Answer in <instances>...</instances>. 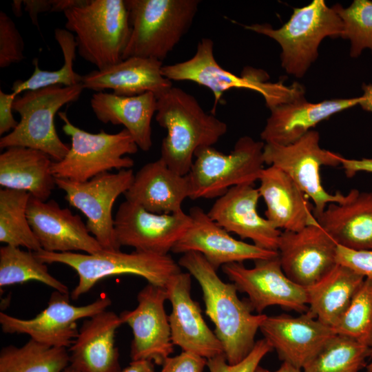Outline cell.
Segmentation results:
<instances>
[{
  "mask_svg": "<svg viewBox=\"0 0 372 372\" xmlns=\"http://www.w3.org/2000/svg\"><path fill=\"white\" fill-rule=\"evenodd\" d=\"M178 263L199 283L205 313L215 325L227 362H240L253 349L256 333L267 316L253 314L248 299H239L235 285L223 282L201 254L185 253Z\"/></svg>",
  "mask_w": 372,
  "mask_h": 372,
  "instance_id": "1",
  "label": "cell"
},
{
  "mask_svg": "<svg viewBox=\"0 0 372 372\" xmlns=\"http://www.w3.org/2000/svg\"><path fill=\"white\" fill-rule=\"evenodd\" d=\"M155 119L167 130L161 158L182 176L190 171L197 149L213 146L227 131V124L206 112L193 95L173 86L157 99Z\"/></svg>",
  "mask_w": 372,
  "mask_h": 372,
  "instance_id": "2",
  "label": "cell"
},
{
  "mask_svg": "<svg viewBox=\"0 0 372 372\" xmlns=\"http://www.w3.org/2000/svg\"><path fill=\"white\" fill-rule=\"evenodd\" d=\"M163 75L170 81H189L208 88L214 94V105L220 103L223 94L231 89H247L260 94L269 109L304 96V87L298 82L290 85L283 81H269L268 74L260 69L245 68L238 76L222 68L214 53V41L203 38L190 59L163 65Z\"/></svg>",
  "mask_w": 372,
  "mask_h": 372,
  "instance_id": "3",
  "label": "cell"
},
{
  "mask_svg": "<svg viewBox=\"0 0 372 372\" xmlns=\"http://www.w3.org/2000/svg\"><path fill=\"white\" fill-rule=\"evenodd\" d=\"M63 13L84 60L99 70L123 60L131 33L125 0H84Z\"/></svg>",
  "mask_w": 372,
  "mask_h": 372,
  "instance_id": "4",
  "label": "cell"
},
{
  "mask_svg": "<svg viewBox=\"0 0 372 372\" xmlns=\"http://www.w3.org/2000/svg\"><path fill=\"white\" fill-rule=\"evenodd\" d=\"M131 26L123 59L163 61L188 32L199 0H125Z\"/></svg>",
  "mask_w": 372,
  "mask_h": 372,
  "instance_id": "5",
  "label": "cell"
},
{
  "mask_svg": "<svg viewBox=\"0 0 372 372\" xmlns=\"http://www.w3.org/2000/svg\"><path fill=\"white\" fill-rule=\"evenodd\" d=\"M248 30L275 40L281 47V66L297 78L304 76L318 56V48L326 37H341L343 23L334 8L324 0L294 8L289 19L274 29L268 23L245 25Z\"/></svg>",
  "mask_w": 372,
  "mask_h": 372,
  "instance_id": "6",
  "label": "cell"
},
{
  "mask_svg": "<svg viewBox=\"0 0 372 372\" xmlns=\"http://www.w3.org/2000/svg\"><path fill=\"white\" fill-rule=\"evenodd\" d=\"M34 254L43 263H61L76 271L79 282L71 293L73 300L88 292L106 277L135 275L144 278L148 283L165 287L173 276L181 272L180 266L169 254L158 255L136 250L132 253L102 250L88 254L48 252L42 249Z\"/></svg>",
  "mask_w": 372,
  "mask_h": 372,
  "instance_id": "7",
  "label": "cell"
},
{
  "mask_svg": "<svg viewBox=\"0 0 372 372\" xmlns=\"http://www.w3.org/2000/svg\"><path fill=\"white\" fill-rule=\"evenodd\" d=\"M83 89L82 83L70 87L53 85L18 96L13 110L20 115V121L1 138L0 147L32 148L47 154L53 161H61L70 147L59 138L54 116L63 105L76 101Z\"/></svg>",
  "mask_w": 372,
  "mask_h": 372,
  "instance_id": "8",
  "label": "cell"
},
{
  "mask_svg": "<svg viewBox=\"0 0 372 372\" xmlns=\"http://www.w3.org/2000/svg\"><path fill=\"white\" fill-rule=\"evenodd\" d=\"M64 133L71 138V146L60 161H53L51 171L56 178L85 182L105 172L132 169L134 161L126 154L137 152L138 147L130 133L123 129L116 134L101 130L90 133L75 125L65 112H59Z\"/></svg>",
  "mask_w": 372,
  "mask_h": 372,
  "instance_id": "9",
  "label": "cell"
},
{
  "mask_svg": "<svg viewBox=\"0 0 372 372\" xmlns=\"http://www.w3.org/2000/svg\"><path fill=\"white\" fill-rule=\"evenodd\" d=\"M265 143L249 136L240 137L226 154L213 146L196 150L187 174L191 199L213 198L242 184H254L264 169Z\"/></svg>",
  "mask_w": 372,
  "mask_h": 372,
  "instance_id": "10",
  "label": "cell"
},
{
  "mask_svg": "<svg viewBox=\"0 0 372 372\" xmlns=\"http://www.w3.org/2000/svg\"><path fill=\"white\" fill-rule=\"evenodd\" d=\"M339 154L323 149L320 145V134L310 130L296 142L282 145L265 143V163L286 173L313 204V214L320 215L332 203L342 201L340 192L331 194L323 187L320 169L322 166L340 165Z\"/></svg>",
  "mask_w": 372,
  "mask_h": 372,
  "instance_id": "11",
  "label": "cell"
},
{
  "mask_svg": "<svg viewBox=\"0 0 372 372\" xmlns=\"http://www.w3.org/2000/svg\"><path fill=\"white\" fill-rule=\"evenodd\" d=\"M134 176L132 169H124L116 173L101 174L85 182L55 178L56 186L65 193V200L87 218L89 231L103 250H120L112 208L116 198L128 190Z\"/></svg>",
  "mask_w": 372,
  "mask_h": 372,
  "instance_id": "12",
  "label": "cell"
},
{
  "mask_svg": "<svg viewBox=\"0 0 372 372\" xmlns=\"http://www.w3.org/2000/svg\"><path fill=\"white\" fill-rule=\"evenodd\" d=\"M108 296H101L84 306L70 302L69 293H52L48 307L31 319L17 318L0 313V324L6 333H25L41 344L53 347H70L78 336L76 322L104 311L110 306Z\"/></svg>",
  "mask_w": 372,
  "mask_h": 372,
  "instance_id": "13",
  "label": "cell"
},
{
  "mask_svg": "<svg viewBox=\"0 0 372 372\" xmlns=\"http://www.w3.org/2000/svg\"><path fill=\"white\" fill-rule=\"evenodd\" d=\"M253 268L242 262L222 267L223 272L238 291L246 293L254 311L262 313L267 307L278 305L301 313L308 311L305 287L291 280L283 271L279 257L254 260Z\"/></svg>",
  "mask_w": 372,
  "mask_h": 372,
  "instance_id": "14",
  "label": "cell"
},
{
  "mask_svg": "<svg viewBox=\"0 0 372 372\" xmlns=\"http://www.w3.org/2000/svg\"><path fill=\"white\" fill-rule=\"evenodd\" d=\"M192 225V218L183 211L155 214L126 200L115 214L114 226L118 245L136 251L167 255Z\"/></svg>",
  "mask_w": 372,
  "mask_h": 372,
  "instance_id": "15",
  "label": "cell"
},
{
  "mask_svg": "<svg viewBox=\"0 0 372 372\" xmlns=\"http://www.w3.org/2000/svg\"><path fill=\"white\" fill-rule=\"evenodd\" d=\"M167 295L165 287L148 283L137 295L138 306L120 314L132 329V361L149 360L158 365L174 351L169 317L165 309Z\"/></svg>",
  "mask_w": 372,
  "mask_h": 372,
  "instance_id": "16",
  "label": "cell"
},
{
  "mask_svg": "<svg viewBox=\"0 0 372 372\" xmlns=\"http://www.w3.org/2000/svg\"><path fill=\"white\" fill-rule=\"evenodd\" d=\"M337 247L336 242L318 223L298 231H282L278 252L285 275L307 287L338 265Z\"/></svg>",
  "mask_w": 372,
  "mask_h": 372,
  "instance_id": "17",
  "label": "cell"
},
{
  "mask_svg": "<svg viewBox=\"0 0 372 372\" xmlns=\"http://www.w3.org/2000/svg\"><path fill=\"white\" fill-rule=\"evenodd\" d=\"M189 214L192 225L172 248L174 253L198 252L216 271L227 264L278 256L276 251L235 239L200 207H192Z\"/></svg>",
  "mask_w": 372,
  "mask_h": 372,
  "instance_id": "18",
  "label": "cell"
},
{
  "mask_svg": "<svg viewBox=\"0 0 372 372\" xmlns=\"http://www.w3.org/2000/svg\"><path fill=\"white\" fill-rule=\"evenodd\" d=\"M165 288L172 307L168 317L174 345L206 359L224 354L221 342L203 319L199 304L192 298L191 274L181 271L173 276Z\"/></svg>",
  "mask_w": 372,
  "mask_h": 372,
  "instance_id": "19",
  "label": "cell"
},
{
  "mask_svg": "<svg viewBox=\"0 0 372 372\" xmlns=\"http://www.w3.org/2000/svg\"><path fill=\"white\" fill-rule=\"evenodd\" d=\"M27 216L41 249L48 252L81 251L94 254L103 249L78 214L62 208L54 200L43 201L30 196Z\"/></svg>",
  "mask_w": 372,
  "mask_h": 372,
  "instance_id": "20",
  "label": "cell"
},
{
  "mask_svg": "<svg viewBox=\"0 0 372 372\" xmlns=\"http://www.w3.org/2000/svg\"><path fill=\"white\" fill-rule=\"evenodd\" d=\"M260 330L280 360L300 369L335 335L308 311L298 317L267 316Z\"/></svg>",
  "mask_w": 372,
  "mask_h": 372,
  "instance_id": "21",
  "label": "cell"
},
{
  "mask_svg": "<svg viewBox=\"0 0 372 372\" xmlns=\"http://www.w3.org/2000/svg\"><path fill=\"white\" fill-rule=\"evenodd\" d=\"M260 197L254 184L236 185L218 198L207 214L228 232L250 239L260 248L278 251L282 231L258 214Z\"/></svg>",
  "mask_w": 372,
  "mask_h": 372,
  "instance_id": "22",
  "label": "cell"
},
{
  "mask_svg": "<svg viewBox=\"0 0 372 372\" xmlns=\"http://www.w3.org/2000/svg\"><path fill=\"white\" fill-rule=\"evenodd\" d=\"M362 99L361 96L311 103L302 96L279 105L270 109V116L260 133L262 141L282 145L293 143L321 121L359 105Z\"/></svg>",
  "mask_w": 372,
  "mask_h": 372,
  "instance_id": "23",
  "label": "cell"
},
{
  "mask_svg": "<svg viewBox=\"0 0 372 372\" xmlns=\"http://www.w3.org/2000/svg\"><path fill=\"white\" fill-rule=\"evenodd\" d=\"M163 61L130 57L103 70L82 75L84 89L96 92L112 90L119 96H136L152 92L157 99L172 87L162 74Z\"/></svg>",
  "mask_w": 372,
  "mask_h": 372,
  "instance_id": "24",
  "label": "cell"
},
{
  "mask_svg": "<svg viewBox=\"0 0 372 372\" xmlns=\"http://www.w3.org/2000/svg\"><path fill=\"white\" fill-rule=\"evenodd\" d=\"M258 188L266 204V218L277 229L298 231L316 225L313 205L283 171L269 166L261 172Z\"/></svg>",
  "mask_w": 372,
  "mask_h": 372,
  "instance_id": "25",
  "label": "cell"
},
{
  "mask_svg": "<svg viewBox=\"0 0 372 372\" xmlns=\"http://www.w3.org/2000/svg\"><path fill=\"white\" fill-rule=\"evenodd\" d=\"M122 324L119 316L106 310L87 318L69 349L70 365L80 372H121L114 338Z\"/></svg>",
  "mask_w": 372,
  "mask_h": 372,
  "instance_id": "26",
  "label": "cell"
},
{
  "mask_svg": "<svg viewBox=\"0 0 372 372\" xmlns=\"http://www.w3.org/2000/svg\"><path fill=\"white\" fill-rule=\"evenodd\" d=\"M126 200L155 214H174L182 209L183 201L190 197L187 175L170 169L160 158L144 165L134 174L132 183L124 194Z\"/></svg>",
  "mask_w": 372,
  "mask_h": 372,
  "instance_id": "27",
  "label": "cell"
},
{
  "mask_svg": "<svg viewBox=\"0 0 372 372\" xmlns=\"http://www.w3.org/2000/svg\"><path fill=\"white\" fill-rule=\"evenodd\" d=\"M316 218L338 245L372 249V192L352 189L342 201L329 204Z\"/></svg>",
  "mask_w": 372,
  "mask_h": 372,
  "instance_id": "28",
  "label": "cell"
},
{
  "mask_svg": "<svg viewBox=\"0 0 372 372\" xmlns=\"http://www.w3.org/2000/svg\"><path fill=\"white\" fill-rule=\"evenodd\" d=\"M96 118L103 123L122 125L144 152L152 146V120L156 114L157 97L152 92L136 96H119L105 92H95L90 100Z\"/></svg>",
  "mask_w": 372,
  "mask_h": 372,
  "instance_id": "29",
  "label": "cell"
},
{
  "mask_svg": "<svg viewBox=\"0 0 372 372\" xmlns=\"http://www.w3.org/2000/svg\"><path fill=\"white\" fill-rule=\"evenodd\" d=\"M53 160L32 148L11 147L0 154V185L3 189L25 191L46 201L56 185L51 171Z\"/></svg>",
  "mask_w": 372,
  "mask_h": 372,
  "instance_id": "30",
  "label": "cell"
},
{
  "mask_svg": "<svg viewBox=\"0 0 372 372\" xmlns=\"http://www.w3.org/2000/svg\"><path fill=\"white\" fill-rule=\"evenodd\" d=\"M364 278L338 264L318 281L305 287L308 311L320 322L333 328Z\"/></svg>",
  "mask_w": 372,
  "mask_h": 372,
  "instance_id": "31",
  "label": "cell"
},
{
  "mask_svg": "<svg viewBox=\"0 0 372 372\" xmlns=\"http://www.w3.org/2000/svg\"><path fill=\"white\" fill-rule=\"evenodd\" d=\"M66 348L53 347L30 339L23 346H7L0 352V372H63L68 366Z\"/></svg>",
  "mask_w": 372,
  "mask_h": 372,
  "instance_id": "32",
  "label": "cell"
},
{
  "mask_svg": "<svg viewBox=\"0 0 372 372\" xmlns=\"http://www.w3.org/2000/svg\"><path fill=\"white\" fill-rule=\"evenodd\" d=\"M30 197V194L25 191L0 190V242L36 252L41 247L27 216Z\"/></svg>",
  "mask_w": 372,
  "mask_h": 372,
  "instance_id": "33",
  "label": "cell"
},
{
  "mask_svg": "<svg viewBox=\"0 0 372 372\" xmlns=\"http://www.w3.org/2000/svg\"><path fill=\"white\" fill-rule=\"evenodd\" d=\"M54 38L63 56V64L61 68L53 71L43 70L39 67L38 59L34 58L32 61L34 67L33 73L25 81H14L12 87V92L19 96L23 92L49 86L70 87L81 83L82 75L76 73L74 70V61L77 50L74 34L66 29L56 28L54 30Z\"/></svg>",
  "mask_w": 372,
  "mask_h": 372,
  "instance_id": "34",
  "label": "cell"
},
{
  "mask_svg": "<svg viewBox=\"0 0 372 372\" xmlns=\"http://www.w3.org/2000/svg\"><path fill=\"white\" fill-rule=\"evenodd\" d=\"M31 280L42 282L61 293H69L68 287L49 273L45 263L40 261L33 251L10 245L1 247L0 287Z\"/></svg>",
  "mask_w": 372,
  "mask_h": 372,
  "instance_id": "35",
  "label": "cell"
},
{
  "mask_svg": "<svg viewBox=\"0 0 372 372\" xmlns=\"http://www.w3.org/2000/svg\"><path fill=\"white\" fill-rule=\"evenodd\" d=\"M372 348L335 334L303 368V372H359L366 367Z\"/></svg>",
  "mask_w": 372,
  "mask_h": 372,
  "instance_id": "36",
  "label": "cell"
},
{
  "mask_svg": "<svg viewBox=\"0 0 372 372\" xmlns=\"http://www.w3.org/2000/svg\"><path fill=\"white\" fill-rule=\"evenodd\" d=\"M333 329L372 348V278H364Z\"/></svg>",
  "mask_w": 372,
  "mask_h": 372,
  "instance_id": "37",
  "label": "cell"
},
{
  "mask_svg": "<svg viewBox=\"0 0 372 372\" xmlns=\"http://www.w3.org/2000/svg\"><path fill=\"white\" fill-rule=\"evenodd\" d=\"M333 7L343 23L342 38L350 41V56L358 58L366 49L372 54V1L354 0L347 8L339 3Z\"/></svg>",
  "mask_w": 372,
  "mask_h": 372,
  "instance_id": "38",
  "label": "cell"
},
{
  "mask_svg": "<svg viewBox=\"0 0 372 372\" xmlns=\"http://www.w3.org/2000/svg\"><path fill=\"white\" fill-rule=\"evenodd\" d=\"M24 41L14 22L0 12V68H5L24 58Z\"/></svg>",
  "mask_w": 372,
  "mask_h": 372,
  "instance_id": "39",
  "label": "cell"
},
{
  "mask_svg": "<svg viewBox=\"0 0 372 372\" xmlns=\"http://www.w3.org/2000/svg\"><path fill=\"white\" fill-rule=\"evenodd\" d=\"M273 347L265 339L256 342L251 351L240 362L230 364L224 354L207 359V366L210 372H255L261 360Z\"/></svg>",
  "mask_w": 372,
  "mask_h": 372,
  "instance_id": "40",
  "label": "cell"
},
{
  "mask_svg": "<svg viewBox=\"0 0 372 372\" xmlns=\"http://www.w3.org/2000/svg\"><path fill=\"white\" fill-rule=\"evenodd\" d=\"M336 262L364 278H372V249L355 250L338 245Z\"/></svg>",
  "mask_w": 372,
  "mask_h": 372,
  "instance_id": "41",
  "label": "cell"
},
{
  "mask_svg": "<svg viewBox=\"0 0 372 372\" xmlns=\"http://www.w3.org/2000/svg\"><path fill=\"white\" fill-rule=\"evenodd\" d=\"M207 359L193 353L183 351L169 357L162 365L161 372H203Z\"/></svg>",
  "mask_w": 372,
  "mask_h": 372,
  "instance_id": "42",
  "label": "cell"
},
{
  "mask_svg": "<svg viewBox=\"0 0 372 372\" xmlns=\"http://www.w3.org/2000/svg\"><path fill=\"white\" fill-rule=\"evenodd\" d=\"M13 92L5 93L0 90V135L10 132L18 125L13 116V103L17 97Z\"/></svg>",
  "mask_w": 372,
  "mask_h": 372,
  "instance_id": "43",
  "label": "cell"
},
{
  "mask_svg": "<svg viewBox=\"0 0 372 372\" xmlns=\"http://www.w3.org/2000/svg\"><path fill=\"white\" fill-rule=\"evenodd\" d=\"M340 165L348 178H352L360 172L372 173V158L349 159L342 156Z\"/></svg>",
  "mask_w": 372,
  "mask_h": 372,
  "instance_id": "44",
  "label": "cell"
},
{
  "mask_svg": "<svg viewBox=\"0 0 372 372\" xmlns=\"http://www.w3.org/2000/svg\"><path fill=\"white\" fill-rule=\"evenodd\" d=\"M53 0H24V9L28 12L33 24L38 27V15L45 12H52Z\"/></svg>",
  "mask_w": 372,
  "mask_h": 372,
  "instance_id": "45",
  "label": "cell"
},
{
  "mask_svg": "<svg viewBox=\"0 0 372 372\" xmlns=\"http://www.w3.org/2000/svg\"><path fill=\"white\" fill-rule=\"evenodd\" d=\"M154 364L149 360L132 361L121 372H155Z\"/></svg>",
  "mask_w": 372,
  "mask_h": 372,
  "instance_id": "46",
  "label": "cell"
},
{
  "mask_svg": "<svg viewBox=\"0 0 372 372\" xmlns=\"http://www.w3.org/2000/svg\"><path fill=\"white\" fill-rule=\"evenodd\" d=\"M362 89L363 90L362 99L359 105L363 110L372 113V84L363 83Z\"/></svg>",
  "mask_w": 372,
  "mask_h": 372,
  "instance_id": "47",
  "label": "cell"
},
{
  "mask_svg": "<svg viewBox=\"0 0 372 372\" xmlns=\"http://www.w3.org/2000/svg\"><path fill=\"white\" fill-rule=\"evenodd\" d=\"M84 0H53L52 12H65V10L79 6Z\"/></svg>",
  "mask_w": 372,
  "mask_h": 372,
  "instance_id": "48",
  "label": "cell"
},
{
  "mask_svg": "<svg viewBox=\"0 0 372 372\" xmlns=\"http://www.w3.org/2000/svg\"><path fill=\"white\" fill-rule=\"evenodd\" d=\"M302 369H298L287 362H283L280 368L275 371H270L265 368L258 366L255 372H302Z\"/></svg>",
  "mask_w": 372,
  "mask_h": 372,
  "instance_id": "49",
  "label": "cell"
},
{
  "mask_svg": "<svg viewBox=\"0 0 372 372\" xmlns=\"http://www.w3.org/2000/svg\"><path fill=\"white\" fill-rule=\"evenodd\" d=\"M22 5H23V1H19V0L13 1V3L12 4V10H13L14 14L17 17L21 16L22 14V12H21Z\"/></svg>",
  "mask_w": 372,
  "mask_h": 372,
  "instance_id": "50",
  "label": "cell"
},
{
  "mask_svg": "<svg viewBox=\"0 0 372 372\" xmlns=\"http://www.w3.org/2000/svg\"><path fill=\"white\" fill-rule=\"evenodd\" d=\"M63 372H80L78 370H76V369H74V367H72V366L69 365L68 366H67Z\"/></svg>",
  "mask_w": 372,
  "mask_h": 372,
  "instance_id": "51",
  "label": "cell"
},
{
  "mask_svg": "<svg viewBox=\"0 0 372 372\" xmlns=\"http://www.w3.org/2000/svg\"><path fill=\"white\" fill-rule=\"evenodd\" d=\"M371 362H369V364H367L366 369V372H372V353H371Z\"/></svg>",
  "mask_w": 372,
  "mask_h": 372,
  "instance_id": "52",
  "label": "cell"
}]
</instances>
